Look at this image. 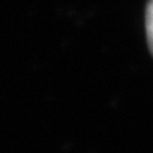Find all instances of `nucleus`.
Returning a JSON list of instances; mask_svg holds the SVG:
<instances>
[{
	"instance_id": "obj_1",
	"label": "nucleus",
	"mask_w": 153,
	"mask_h": 153,
	"mask_svg": "<svg viewBox=\"0 0 153 153\" xmlns=\"http://www.w3.org/2000/svg\"><path fill=\"white\" fill-rule=\"evenodd\" d=\"M146 34H148L149 48L153 54V1H150L146 9Z\"/></svg>"
}]
</instances>
